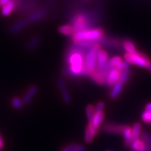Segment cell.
Returning <instances> with one entry per match:
<instances>
[{"label": "cell", "mask_w": 151, "mask_h": 151, "mask_svg": "<svg viewBox=\"0 0 151 151\" xmlns=\"http://www.w3.org/2000/svg\"><path fill=\"white\" fill-rule=\"evenodd\" d=\"M2 147H3V140H2V138L0 135V150L2 149Z\"/></svg>", "instance_id": "obj_38"}, {"label": "cell", "mask_w": 151, "mask_h": 151, "mask_svg": "<svg viewBox=\"0 0 151 151\" xmlns=\"http://www.w3.org/2000/svg\"><path fill=\"white\" fill-rule=\"evenodd\" d=\"M38 91V86L36 85L31 86L27 92L26 93L25 96L22 99V102L23 105H28L30 102L32 101V99L36 96V93Z\"/></svg>", "instance_id": "obj_13"}, {"label": "cell", "mask_w": 151, "mask_h": 151, "mask_svg": "<svg viewBox=\"0 0 151 151\" xmlns=\"http://www.w3.org/2000/svg\"><path fill=\"white\" fill-rule=\"evenodd\" d=\"M119 70H116V68H111L108 70L106 78V83L109 86H113L116 83L119 81V76H120Z\"/></svg>", "instance_id": "obj_9"}, {"label": "cell", "mask_w": 151, "mask_h": 151, "mask_svg": "<svg viewBox=\"0 0 151 151\" xmlns=\"http://www.w3.org/2000/svg\"><path fill=\"white\" fill-rule=\"evenodd\" d=\"M76 146V143H70L69 145L64 147L63 149H61L60 151H73Z\"/></svg>", "instance_id": "obj_33"}, {"label": "cell", "mask_w": 151, "mask_h": 151, "mask_svg": "<svg viewBox=\"0 0 151 151\" xmlns=\"http://www.w3.org/2000/svg\"><path fill=\"white\" fill-rule=\"evenodd\" d=\"M123 86V84H122L120 82L118 81L117 83H116L113 86V89H112L111 92H110L109 97L113 99H116V98L119 96L120 92L122 91Z\"/></svg>", "instance_id": "obj_20"}, {"label": "cell", "mask_w": 151, "mask_h": 151, "mask_svg": "<svg viewBox=\"0 0 151 151\" xmlns=\"http://www.w3.org/2000/svg\"><path fill=\"white\" fill-rule=\"evenodd\" d=\"M1 6H2V5H1V4H0V8H1Z\"/></svg>", "instance_id": "obj_40"}, {"label": "cell", "mask_w": 151, "mask_h": 151, "mask_svg": "<svg viewBox=\"0 0 151 151\" xmlns=\"http://www.w3.org/2000/svg\"><path fill=\"white\" fill-rule=\"evenodd\" d=\"M86 147L84 145H80V144H76L74 150L73 151H85Z\"/></svg>", "instance_id": "obj_34"}, {"label": "cell", "mask_w": 151, "mask_h": 151, "mask_svg": "<svg viewBox=\"0 0 151 151\" xmlns=\"http://www.w3.org/2000/svg\"><path fill=\"white\" fill-rule=\"evenodd\" d=\"M123 49L125 50L127 53H134V52H137V49L136 47L135 44L132 42L131 40H123L122 42Z\"/></svg>", "instance_id": "obj_19"}, {"label": "cell", "mask_w": 151, "mask_h": 151, "mask_svg": "<svg viewBox=\"0 0 151 151\" xmlns=\"http://www.w3.org/2000/svg\"><path fill=\"white\" fill-rule=\"evenodd\" d=\"M83 48L76 45L70 48L66 57V63L70 65V67L66 69L65 71L66 75L80 76L83 69L84 55L86 52V51H83Z\"/></svg>", "instance_id": "obj_1"}, {"label": "cell", "mask_w": 151, "mask_h": 151, "mask_svg": "<svg viewBox=\"0 0 151 151\" xmlns=\"http://www.w3.org/2000/svg\"><path fill=\"white\" fill-rule=\"evenodd\" d=\"M125 125L116 124V123H106L102 127L103 131L107 133L113 134H122Z\"/></svg>", "instance_id": "obj_10"}, {"label": "cell", "mask_w": 151, "mask_h": 151, "mask_svg": "<svg viewBox=\"0 0 151 151\" xmlns=\"http://www.w3.org/2000/svg\"><path fill=\"white\" fill-rule=\"evenodd\" d=\"M104 106H105V104L103 101H99L98 102L96 106V108H95V110L96 111H104Z\"/></svg>", "instance_id": "obj_32"}, {"label": "cell", "mask_w": 151, "mask_h": 151, "mask_svg": "<svg viewBox=\"0 0 151 151\" xmlns=\"http://www.w3.org/2000/svg\"><path fill=\"white\" fill-rule=\"evenodd\" d=\"M140 135H141V137H142V138H143V140L147 142L148 144H150V145L151 146V135L150 134H149V133H147V132H142Z\"/></svg>", "instance_id": "obj_31"}, {"label": "cell", "mask_w": 151, "mask_h": 151, "mask_svg": "<svg viewBox=\"0 0 151 151\" xmlns=\"http://www.w3.org/2000/svg\"><path fill=\"white\" fill-rule=\"evenodd\" d=\"M28 24L29 23L26 19L18 20L17 22H16L10 26L9 29V32L11 34L18 33L20 31H22V30H23L24 29L26 28Z\"/></svg>", "instance_id": "obj_12"}, {"label": "cell", "mask_w": 151, "mask_h": 151, "mask_svg": "<svg viewBox=\"0 0 151 151\" xmlns=\"http://www.w3.org/2000/svg\"><path fill=\"white\" fill-rule=\"evenodd\" d=\"M122 61H123V60H122V58L120 56H114V57L108 60L107 65L106 66H107V67L109 69L116 68Z\"/></svg>", "instance_id": "obj_24"}, {"label": "cell", "mask_w": 151, "mask_h": 151, "mask_svg": "<svg viewBox=\"0 0 151 151\" xmlns=\"http://www.w3.org/2000/svg\"><path fill=\"white\" fill-rule=\"evenodd\" d=\"M93 137L94 136L92 134V133L90 132V129L88 127H86L85 129V136H84V139H85V142L87 143H90L93 141Z\"/></svg>", "instance_id": "obj_28"}, {"label": "cell", "mask_w": 151, "mask_h": 151, "mask_svg": "<svg viewBox=\"0 0 151 151\" xmlns=\"http://www.w3.org/2000/svg\"><path fill=\"white\" fill-rule=\"evenodd\" d=\"M143 144H144V147H145V149L147 150V151H151V146L150 145V144H148L146 141H144L143 139Z\"/></svg>", "instance_id": "obj_35"}, {"label": "cell", "mask_w": 151, "mask_h": 151, "mask_svg": "<svg viewBox=\"0 0 151 151\" xmlns=\"http://www.w3.org/2000/svg\"><path fill=\"white\" fill-rule=\"evenodd\" d=\"M16 8V6L14 0H10L9 2H7L4 6H2V10H1V14H2V16H5V17L9 16Z\"/></svg>", "instance_id": "obj_15"}, {"label": "cell", "mask_w": 151, "mask_h": 151, "mask_svg": "<svg viewBox=\"0 0 151 151\" xmlns=\"http://www.w3.org/2000/svg\"><path fill=\"white\" fill-rule=\"evenodd\" d=\"M40 42V36H32L31 39L29 40L28 42H27V45H26V50L28 51H32L35 49L37 48V46H39V44Z\"/></svg>", "instance_id": "obj_21"}, {"label": "cell", "mask_w": 151, "mask_h": 151, "mask_svg": "<svg viewBox=\"0 0 151 151\" xmlns=\"http://www.w3.org/2000/svg\"><path fill=\"white\" fill-rule=\"evenodd\" d=\"M125 61L128 62L129 64L137 65L140 67L148 68L151 64L150 58L141 52H134V53H126L124 55Z\"/></svg>", "instance_id": "obj_4"}, {"label": "cell", "mask_w": 151, "mask_h": 151, "mask_svg": "<svg viewBox=\"0 0 151 151\" xmlns=\"http://www.w3.org/2000/svg\"><path fill=\"white\" fill-rule=\"evenodd\" d=\"M129 147L133 151H147L144 147L143 139H140L139 138L132 139Z\"/></svg>", "instance_id": "obj_18"}, {"label": "cell", "mask_w": 151, "mask_h": 151, "mask_svg": "<svg viewBox=\"0 0 151 151\" xmlns=\"http://www.w3.org/2000/svg\"><path fill=\"white\" fill-rule=\"evenodd\" d=\"M72 26L74 29V32H79L83 30L90 29H91L92 24L89 22L87 16L86 14L76 15L73 17V19L72 20Z\"/></svg>", "instance_id": "obj_5"}, {"label": "cell", "mask_w": 151, "mask_h": 151, "mask_svg": "<svg viewBox=\"0 0 151 151\" xmlns=\"http://www.w3.org/2000/svg\"><path fill=\"white\" fill-rule=\"evenodd\" d=\"M107 62H108V53L106 51L103 50H99L97 56V66L96 70L99 71L104 72V73H107L108 70H109L107 67Z\"/></svg>", "instance_id": "obj_6"}, {"label": "cell", "mask_w": 151, "mask_h": 151, "mask_svg": "<svg viewBox=\"0 0 151 151\" xmlns=\"http://www.w3.org/2000/svg\"><path fill=\"white\" fill-rule=\"evenodd\" d=\"M9 1L10 0H0V4L2 5V6H4L5 4H6V3L9 2Z\"/></svg>", "instance_id": "obj_37"}, {"label": "cell", "mask_w": 151, "mask_h": 151, "mask_svg": "<svg viewBox=\"0 0 151 151\" xmlns=\"http://www.w3.org/2000/svg\"><path fill=\"white\" fill-rule=\"evenodd\" d=\"M106 151H109V150H106Z\"/></svg>", "instance_id": "obj_41"}, {"label": "cell", "mask_w": 151, "mask_h": 151, "mask_svg": "<svg viewBox=\"0 0 151 151\" xmlns=\"http://www.w3.org/2000/svg\"><path fill=\"white\" fill-rule=\"evenodd\" d=\"M104 116H105V115H104V111H96L95 114L93 116V120L89 124H92L96 128L99 129L100 127V126H101L103 121H104Z\"/></svg>", "instance_id": "obj_16"}, {"label": "cell", "mask_w": 151, "mask_h": 151, "mask_svg": "<svg viewBox=\"0 0 151 151\" xmlns=\"http://www.w3.org/2000/svg\"><path fill=\"white\" fill-rule=\"evenodd\" d=\"M145 110H147L148 112H151V103H149V104H147L146 105Z\"/></svg>", "instance_id": "obj_36"}, {"label": "cell", "mask_w": 151, "mask_h": 151, "mask_svg": "<svg viewBox=\"0 0 151 151\" xmlns=\"http://www.w3.org/2000/svg\"><path fill=\"white\" fill-rule=\"evenodd\" d=\"M129 65L130 64L128 63V62L127 61H122L116 67V69L118 70H119V71H122V70H125V69H127V68H129Z\"/></svg>", "instance_id": "obj_30"}, {"label": "cell", "mask_w": 151, "mask_h": 151, "mask_svg": "<svg viewBox=\"0 0 151 151\" xmlns=\"http://www.w3.org/2000/svg\"><path fill=\"white\" fill-rule=\"evenodd\" d=\"M99 44L107 46L109 48H117L120 45V42L115 38L111 37H104L99 40Z\"/></svg>", "instance_id": "obj_14"}, {"label": "cell", "mask_w": 151, "mask_h": 151, "mask_svg": "<svg viewBox=\"0 0 151 151\" xmlns=\"http://www.w3.org/2000/svg\"><path fill=\"white\" fill-rule=\"evenodd\" d=\"M100 49V44L96 43L94 46L86 49L84 55L83 69L80 76H89L92 72L95 71L97 66V56Z\"/></svg>", "instance_id": "obj_2"}, {"label": "cell", "mask_w": 151, "mask_h": 151, "mask_svg": "<svg viewBox=\"0 0 151 151\" xmlns=\"http://www.w3.org/2000/svg\"><path fill=\"white\" fill-rule=\"evenodd\" d=\"M147 70H149V71L150 72V73H151V64H150V66H149V67L147 68Z\"/></svg>", "instance_id": "obj_39"}, {"label": "cell", "mask_w": 151, "mask_h": 151, "mask_svg": "<svg viewBox=\"0 0 151 151\" xmlns=\"http://www.w3.org/2000/svg\"><path fill=\"white\" fill-rule=\"evenodd\" d=\"M47 12V9L46 7H42V8H40L31 12L27 16L26 20H27L28 23H35V22H37L38 21L42 19L46 16Z\"/></svg>", "instance_id": "obj_7"}, {"label": "cell", "mask_w": 151, "mask_h": 151, "mask_svg": "<svg viewBox=\"0 0 151 151\" xmlns=\"http://www.w3.org/2000/svg\"><path fill=\"white\" fill-rule=\"evenodd\" d=\"M132 134H133V139L139 138V136L141 134V124L139 123H135L133 124L132 128Z\"/></svg>", "instance_id": "obj_25"}, {"label": "cell", "mask_w": 151, "mask_h": 151, "mask_svg": "<svg viewBox=\"0 0 151 151\" xmlns=\"http://www.w3.org/2000/svg\"><path fill=\"white\" fill-rule=\"evenodd\" d=\"M108 73V72H107ZM107 73H103L98 70H96L95 71L92 72L89 75L92 80L99 85H104L106 83V78Z\"/></svg>", "instance_id": "obj_11"}, {"label": "cell", "mask_w": 151, "mask_h": 151, "mask_svg": "<svg viewBox=\"0 0 151 151\" xmlns=\"http://www.w3.org/2000/svg\"><path fill=\"white\" fill-rule=\"evenodd\" d=\"M105 35L104 30L101 28L90 29L76 32L73 34V40H88V41H99Z\"/></svg>", "instance_id": "obj_3"}, {"label": "cell", "mask_w": 151, "mask_h": 151, "mask_svg": "<svg viewBox=\"0 0 151 151\" xmlns=\"http://www.w3.org/2000/svg\"><path fill=\"white\" fill-rule=\"evenodd\" d=\"M130 73H131V71H130V70H129V68L122 70V71L120 72L119 82H120L122 84L124 85V84L128 81V80H129V76H130Z\"/></svg>", "instance_id": "obj_23"}, {"label": "cell", "mask_w": 151, "mask_h": 151, "mask_svg": "<svg viewBox=\"0 0 151 151\" xmlns=\"http://www.w3.org/2000/svg\"><path fill=\"white\" fill-rule=\"evenodd\" d=\"M57 85L60 92H61L62 97H63V100L64 104H66V105H69V104H71V96H70V93L68 91L67 86H66L65 81L62 78H58Z\"/></svg>", "instance_id": "obj_8"}, {"label": "cell", "mask_w": 151, "mask_h": 151, "mask_svg": "<svg viewBox=\"0 0 151 151\" xmlns=\"http://www.w3.org/2000/svg\"><path fill=\"white\" fill-rule=\"evenodd\" d=\"M122 135L124 137V145L126 147H129L133 139V134H132V128L129 126L125 125L123 129Z\"/></svg>", "instance_id": "obj_17"}, {"label": "cell", "mask_w": 151, "mask_h": 151, "mask_svg": "<svg viewBox=\"0 0 151 151\" xmlns=\"http://www.w3.org/2000/svg\"><path fill=\"white\" fill-rule=\"evenodd\" d=\"M11 104H12V107L14 108L15 109H20L23 106L22 99L18 97V96H15V97L12 98V100H11Z\"/></svg>", "instance_id": "obj_27"}, {"label": "cell", "mask_w": 151, "mask_h": 151, "mask_svg": "<svg viewBox=\"0 0 151 151\" xmlns=\"http://www.w3.org/2000/svg\"><path fill=\"white\" fill-rule=\"evenodd\" d=\"M95 112L96 110L93 105L89 104V105L86 106V116H87L89 123H91L92 120H93V116L95 114Z\"/></svg>", "instance_id": "obj_26"}, {"label": "cell", "mask_w": 151, "mask_h": 151, "mask_svg": "<svg viewBox=\"0 0 151 151\" xmlns=\"http://www.w3.org/2000/svg\"><path fill=\"white\" fill-rule=\"evenodd\" d=\"M58 30L60 33L65 35V36H73V34L75 32L71 24H66V25L60 26Z\"/></svg>", "instance_id": "obj_22"}, {"label": "cell", "mask_w": 151, "mask_h": 151, "mask_svg": "<svg viewBox=\"0 0 151 151\" xmlns=\"http://www.w3.org/2000/svg\"><path fill=\"white\" fill-rule=\"evenodd\" d=\"M142 120L146 123H151V112L144 110L142 113Z\"/></svg>", "instance_id": "obj_29"}]
</instances>
